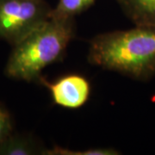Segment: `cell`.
Returning a JSON list of instances; mask_svg holds the SVG:
<instances>
[{"mask_svg":"<svg viewBox=\"0 0 155 155\" xmlns=\"http://www.w3.org/2000/svg\"><path fill=\"white\" fill-rule=\"evenodd\" d=\"M88 61L135 79H148L155 74V27L135 25L96 35L90 42Z\"/></svg>","mask_w":155,"mask_h":155,"instance_id":"obj_1","label":"cell"},{"mask_svg":"<svg viewBox=\"0 0 155 155\" xmlns=\"http://www.w3.org/2000/svg\"><path fill=\"white\" fill-rule=\"evenodd\" d=\"M74 18L51 17L15 44L6 63L7 77L38 81L42 70L61 61L75 35Z\"/></svg>","mask_w":155,"mask_h":155,"instance_id":"obj_2","label":"cell"},{"mask_svg":"<svg viewBox=\"0 0 155 155\" xmlns=\"http://www.w3.org/2000/svg\"><path fill=\"white\" fill-rule=\"evenodd\" d=\"M52 10L45 0H0V40L17 44L48 21Z\"/></svg>","mask_w":155,"mask_h":155,"instance_id":"obj_3","label":"cell"},{"mask_svg":"<svg viewBox=\"0 0 155 155\" xmlns=\"http://www.w3.org/2000/svg\"><path fill=\"white\" fill-rule=\"evenodd\" d=\"M38 81L48 87L55 104L67 109L80 108L87 102L91 93L88 80L78 74L67 75L54 83L41 77Z\"/></svg>","mask_w":155,"mask_h":155,"instance_id":"obj_4","label":"cell"},{"mask_svg":"<svg viewBox=\"0 0 155 155\" xmlns=\"http://www.w3.org/2000/svg\"><path fill=\"white\" fill-rule=\"evenodd\" d=\"M46 150L32 136L14 132L0 143V155H45Z\"/></svg>","mask_w":155,"mask_h":155,"instance_id":"obj_5","label":"cell"},{"mask_svg":"<svg viewBox=\"0 0 155 155\" xmlns=\"http://www.w3.org/2000/svg\"><path fill=\"white\" fill-rule=\"evenodd\" d=\"M135 25L155 27V0H116Z\"/></svg>","mask_w":155,"mask_h":155,"instance_id":"obj_6","label":"cell"},{"mask_svg":"<svg viewBox=\"0 0 155 155\" xmlns=\"http://www.w3.org/2000/svg\"><path fill=\"white\" fill-rule=\"evenodd\" d=\"M95 0H59L53 8L51 17L58 18H75L94 4Z\"/></svg>","mask_w":155,"mask_h":155,"instance_id":"obj_7","label":"cell"},{"mask_svg":"<svg viewBox=\"0 0 155 155\" xmlns=\"http://www.w3.org/2000/svg\"><path fill=\"white\" fill-rule=\"evenodd\" d=\"M120 153L114 148L97 147L84 150H72L69 148L54 146L52 148H47L45 155H118Z\"/></svg>","mask_w":155,"mask_h":155,"instance_id":"obj_8","label":"cell"},{"mask_svg":"<svg viewBox=\"0 0 155 155\" xmlns=\"http://www.w3.org/2000/svg\"><path fill=\"white\" fill-rule=\"evenodd\" d=\"M13 132V122L11 115L0 104V143Z\"/></svg>","mask_w":155,"mask_h":155,"instance_id":"obj_9","label":"cell"}]
</instances>
